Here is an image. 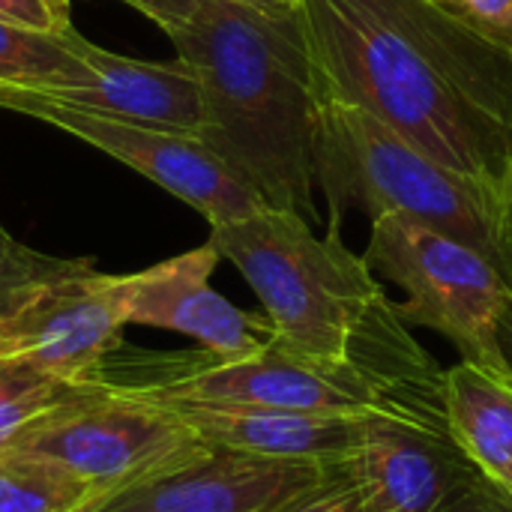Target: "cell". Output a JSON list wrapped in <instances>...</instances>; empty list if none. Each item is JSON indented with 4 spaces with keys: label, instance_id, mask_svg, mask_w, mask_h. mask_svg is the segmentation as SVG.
I'll list each match as a JSON object with an SVG mask.
<instances>
[{
    "label": "cell",
    "instance_id": "22",
    "mask_svg": "<svg viewBox=\"0 0 512 512\" xmlns=\"http://www.w3.org/2000/svg\"><path fill=\"white\" fill-rule=\"evenodd\" d=\"M512 51V0H432Z\"/></svg>",
    "mask_w": 512,
    "mask_h": 512
},
{
    "label": "cell",
    "instance_id": "25",
    "mask_svg": "<svg viewBox=\"0 0 512 512\" xmlns=\"http://www.w3.org/2000/svg\"><path fill=\"white\" fill-rule=\"evenodd\" d=\"M66 279V276H63ZM57 282V279H54ZM42 285L48 282H39V279H9V282H0V324L15 312L21 309Z\"/></svg>",
    "mask_w": 512,
    "mask_h": 512
},
{
    "label": "cell",
    "instance_id": "8",
    "mask_svg": "<svg viewBox=\"0 0 512 512\" xmlns=\"http://www.w3.org/2000/svg\"><path fill=\"white\" fill-rule=\"evenodd\" d=\"M0 108L42 120L108 153L195 207L210 225L246 219L267 207L261 195L195 135L108 117L21 87H0Z\"/></svg>",
    "mask_w": 512,
    "mask_h": 512
},
{
    "label": "cell",
    "instance_id": "26",
    "mask_svg": "<svg viewBox=\"0 0 512 512\" xmlns=\"http://www.w3.org/2000/svg\"><path fill=\"white\" fill-rule=\"evenodd\" d=\"M231 3H240L267 15H294L300 9V0H231Z\"/></svg>",
    "mask_w": 512,
    "mask_h": 512
},
{
    "label": "cell",
    "instance_id": "16",
    "mask_svg": "<svg viewBox=\"0 0 512 512\" xmlns=\"http://www.w3.org/2000/svg\"><path fill=\"white\" fill-rule=\"evenodd\" d=\"M87 39L39 33L0 21V87L21 90H81L96 84V69L84 57Z\"/></svg>",
    "mask_w": 512,
    "mask_h": 512
},
{
    "label": "cell",
    "instance_id": "9",
    "mask_svg": "<svg viewBox=\"0 0 512 512\" xmlns=\"http://www.w3.org/2000/svg\"><path fill=\"white\" fill-rule=\"evenodd\" d=\"M126 324L123 276L87 267L42 285L0 324V360L63 384H87L120 351Z\"/></svg>",
    "mask_w": 512,
    "mask_h": 512
},
{
    "label": "cell",
    "instance_id": "19",
    "mask_svg": "<svg viewBox=\"0 0 512 512\" xmlns=\"http://www.w3.org/2000/svg\"><path fill=\"white\" fill-rule=\"evenodd\" d=\"M93 267L90 258H54L42 255L21 240H15L3 225H0V282L9 279H39V282H54L72 273H81Z\"/></svg>",
    "mask_w": 512,
    "mask_h": 512
},
{
    "label": "cell",
    "instance_id": "6",
    "mask_svg": "<svg viewBox=\"0 0 512 512\" xmlns=\"http://www.w3.org/2000/svg\"><path fill=\"white\" fill-rule=\"evenodd\" d=\"M3 450L51 459L87 480L102 498L198 462L216 447L153 399L87 381L39 414Z\"/></svg>",
    "mask_w": 512,
    "mask_h": 512
},
{
    "label": "cell",
    "instance_id": "15",
    "mask_svg": "<svg viewBox=\"0 0 512 512\" xmlns=\"http://www.w3.org/2000/svg\"><path fill=\"white\" fill-rule=\"evenodd\" d=\"M447 429L468 462L512 498V381L468 360L444 369Z\"/></svg>",
    "mask_w": 512,
    "mask_h": 512
},
{
    "label": "cell",
    "instance_id": "14",
    "mask_svg": "<svg viewBox=\"0 0 512 512\" xmlns=\"http://www.w3.org/2000/svg\"><path fill=\"white\" fill-rule=\"evenodd\" d=\"M84 57L96 69V84L81 90H33L45 93L51 99L99 111L108 117L195 135L204 123V102H201V84L195 72L183 63H150V60H132L111 54L108 48H99L87 39Z\"/></svg>",
    "mask_w": 512,
    "mask_h": 512
},
{
    "label": "cell",
    "instance_id": "7",
    "mask_svg": "<svg viewBox=\"0 0 512 512\" xmlns=\"http://www.w3.org/2000/svg\"><path fill=\"white\" fill-rule=\"evenodd\" d=\"M363 258L375 276L405 291L396 315L408 327L435 330L462 360L512 381L498 342L512 285L489 258L402 216L372 219Z\"/></svg>",
    "mask_w": 512,
    "mask_h": 512
},
{
    "label": "cell",
    "instance_id": "11",
    "mask_svg": "<svg viewBox=\"0 0 512 512\" xmlns=\"http://www.w3.org/2000/svg\"><path fill=\"white\" fill-rule=\"evenodd\" d=\"M330 468L216 447L198 462L102 495L78 512H273L318 486Z\"/></svg>",
    "mask_w": 512,
    "mask_h": 512
},
{
    "label": "cell",
    "instance_id": "1",
    "mask_svg": "<svg viewBox=\"0 0 512 512\" xmlns=\"http://www.w3.org/2000/svg\"><path fill=\"white\" fill-rule=\"evenodd\" d=\"M324 96L512 192V51L432 0H300Z\"/></svg>",
    "mask_w": 512,
    "mask_h": 512
},
{
    "label": "cell",
    "instance_id": "20",
    "mask_svg": "<svg viewBox=\"0 0 512 512\" xmlns=\"http://www.w3.org/2000/svg\"><path fill=\"white\" fill-rule=\"evenodd\" d=\"M273 512H366V504L357 474L348 462V465H333L318 486L285 501Z\"/></svg>",
    "mask_w": 512,
    "mask_h": 512
},
{
    "label": "cell",
    "instance_id": "21",
    "mask_svg": "<svg viewBox=\"0 0 512 512\" xmlns=\"http://www.w3.org/2000/svg\"><path fill=\"white\" fill-rule=\"evenodd\" d=\"M0 21L54 36L75 33L69 0H0Z\"/></svg>",
    "mask_w": 512,
    "mask_h": 512
},
{
    "label": "cell",
    "instance_id": "24",
    "mask_svg": "<svg viewBox=\"0 0 512 512\" xmlns=\"http://www.w3.org/2000/svg\"><path fill=\"white\" fill-rule=\"evenodd\" d=\"M123 3L132 6V9H138L141 15H147L171 39V36H177L201 12V6L207 0H123Z\"/></svg>",
    "mask_w": 512,
    "mask_h": 512
},
{
    "label": "cell",
    "instance_id": "2",
    "mask_svg": "<svg viewBox=\"0 0 512 512\" xmlns=\"http://www.w3.org/2000/svg\"><path fill=\"white\" fill-rule=\"evenodd\" d=\"M171 42L201 84L198 138L267 207L315 225L324 93L300 9L267 15L207 0Z\"/></svg>",
    "mask_w": 512,
    "mask_h": 512
},
{
    "label": "cell",
    "instance_id": "18",
    "mask_svg": "<svg viewBox=\"0 0 512 512\" xmlns=\"http://www.w3.org/2000/svg\"><path fill=\"white\" fill-rule=\"evenodd\" d=\"M75 387L45 378L24 363L0 360V450Z\"/></svg>",
    "mask_w": 512,
    "mask_h": 512
},
{
    "label": "cell",
    "instance_id": "10",
    "mask_svg": "<svg viewBox=\"0 0 512 512\" xmlns=\"http://www.w3.org/2000/svg\"><path fill=\"white\" fill-rule=\"evenodd\" d=\"M222 261L207 240L198 249L123 276V309L129 324L159 327L195 339L219 360H246L273 342L267 315H252L213 291L210 276Z\"/></svg>",
    "mask_w": 512,
    "mask_h": 512
},
{
    "label": "cell",
    "instance_id": "3",
    "mask_svg": "<svg viewBox=\"0 0 512 512\" xmlns=\"http://www.w3.org/2000/svg\"><path fill=\"white\" fill-rule=\"evenodd\" d=\"M210 243L261 300L279 348L444 393V369L411 336L396 303L366 258L345 246L339 228L327 225V234H315L303 216L264 207L210 225Z\"/></svg>",
    "mask_w": 512,
    "mask_h": 512
},
{
    "label": "cell",
    "instance_id": "23",
    "mask_svg": "<svg viewBox=\"0 0 512 512\" xmlns=\"http://www.w3.org/2000/svg\"><path fill=\"white\" fill-rule=\"evenodd\" d=\"M435 512H512V498L492 486L483 474H474Z\"/></svg>",
    "mask_w": 512,
    "mask_h": 512
},
{
    "label": "cell",
    "instance_id": "27",
    "mask_svg": "<svg viewBox=\"0 0 512 512\" xmlns=\"http://www.w3.org/2000/svg\"><path fill=\"white\" fill-rule=\"evenodd\" d=\"M498 342H501V354H504V360H507L512 372V291L504 312H501V321H498Z\"/></svg>",
    "mask_w": 512,
    "mask_h": 512
},
{
    "label": "cell",
    "instance_id": "12",
    "mask_svg": "<svg viewBox=\"0 0 512 512\" xmlns=\"http://www.w3.org/2000/svg\"><path fill=\"white\" fill-rule=\"evenodd\" d=\"M180 423H186L201 441L219 450L264 456V459H297L318 465H348L375 417H339V414H306L228 399H198L156 390H135Z\"/></svg>",
    "mask_w": 512,
    "mask_h": 512
},
{
    "label": "cell",
    "instance_id": "4",
    "mask_svg": "<svg viewBox=\"0 0 512 512\" xmlns=\"http://www.w3.org/2000/svg\"><path fill=\"white\" fill-rule=\"evenodd\" d=\"M318 186L330 225L342 228L351 207L402 216L489 258L512 285V192L474 180L384 126L369 111L324 96Z\"/></svg>",
    "mask_w": 512,
    "mask_h": 512
},
{
    "label": "cell",
    "instance_id": "17",
    "mask_svg": "<svg viewBox=\"0 0 512 512\" xmlns=\"http://www.w3.org/2000/svg\"><path fill=\"white\" fill-rule=\"evenodd\" d=\"M96 498L87 480L51 459L0 453V512H78Z\"/></svg>",
    "mask_w": 512,
    "mask_h": 512
},
{
    "label": "cell",
    "instance_id": "13",
    "mask_svg": "<svg viewBox=\"0 0 512 512\" xmlns=\"http://www.w3.org/2000/svg\"><path fill=\"white\" fill-rule=\"evenodd\" d=\"M366 512H435L477 468L447 423L375 417L351 459Z\"/></svg>",
    "mask_w": 512,
    "mask_h": 512
},
{
    "label": "cell",
    "instance_id": "5",
    "mask_svg": "<svg viewBox=\"0 0 512 512\" xmlns=\"http://www.w3.org/2000/svg\"><path fill=\"white\" fill-rule=\"evenodd\" d=\"M96 381L126 390H156L198 399H228L306 414L339 417H399L420 423H447L444 393L408 387L354 366H333L291 354L270 342L246 360H219L210 351L135 357V366H114Z\"/></svg>",
    "mask_w": 512,
    "mask_h": 512
}]
</instances>
